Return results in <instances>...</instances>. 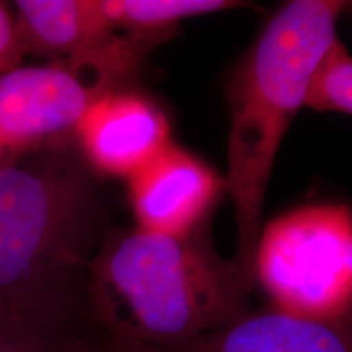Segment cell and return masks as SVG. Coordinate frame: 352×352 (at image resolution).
Returning a JSON list of instances; mask_svg holds the SVG:
<instances>
[{
	"label": "cell",
	"mask_w": 352,
	"mask_h": 352,
	"mask_svg": "<svg viewBox=\"0 0 352 352\" xmlns=\"http://www.w3.org/2000/svg\"><path fill=\"white\" fill-rule=\"evenodd\" d=\"M95 189L70 147L0 165V307L38 336L88 334L83 297Z\"/></svg>",
	"instance_id": "obj_1"
},
{
	"label": "cell",
	"mask_w": 352,
	"mask_h": 352,
	"mask_svg": "<svg viewBox=\"0 0 352 352\" xmlns=\"http://www.w3.org/2000/svg\"><path fill=\"white\" fill-rule=\"evenodd\" d=\"M253 287L199 227L183 235L134 228L94 254L83 310L96 334L166 347L248 314Z\"/></svg>",
	"instance_id": "obj_2"
},
{
	"label": "cell",
	"mask_w": 352,
	"mask_h": 352,
	"mask_svg": "<svg viewBox=\"0 0 352 352\" xmlns=\"http://www.w3.org/2000/svg\"><path fill=\"white\" fill-rule=\"evenodd\" d=\"M344 7L333 0H296L284 6L241 59L228 87L230 132L223 183L236 222L232 259L253 285L272 166L294 118L305 107L316 69L338 39L336 23Z\"/></svg>",
	"instance_id": "obj_3"
},
{
	"label": "cell",
	"mask_w": 352,
	"mask_h": 352,
	"mask_svg": "<svg viewBox=\"0 0 352 352\" xmlns=\"http://www.w3.org/2000/svg\"><path fill=\"white\" fill-rule=\"evenodd\" d=\"M155 43L134 34L96 54L0 74V165L69 147L88 109L135 72Z\"/></svg>",
	"instance_id": "obj_4"
},
{
	"label": "cell",
	"mask_w": 352,
	"mask_h": 352,
	"mask_svg": "<svg viewBox=\"0 0 352 352\" xmlns=\"http://www.w3.org/2000/svg\"><path fill=\"white\" fill-rule=\"evenodd\" d=\"M271 308L307 318L352 315V210L310 204L261 228L253 267Z\"/></svg>",
	"instance_id": "obj_5"
},
{
	"label": "cell",
	"mask_w": 352,
	"mask_h": 352,
	"mask_svg": "<svg viewBox=\"0 0 352 352\" xmlns=\"http://www.w3.org/2000/svg\"><path fill=\"white\" fill-rule=\"evenodd\" d=\"M76 139L90 168L127 179L173 144L164 111L145 96L121 90L109 91L88 109Z\"/></svg>",
	"instance_id": "obj_6"
},
{
	"label": "cell",
	"mask_w": 352,
	"mask_h": 352,
	"mask_svg": "<svg viewBox=\"0 0 352 352\" xmlns=\"http://www.w3.org/2000/svg\"><path fill=\"white\" fill-rule=\"evenodd\" d=\"M226 183L215 171L171 144L129 179L138 228L183 235L199 227Z\"/></svg>",
	"instance_id": "obj_7"
},
{
	"label": "cell",
	"mask_w": 352,
	"mask_h": 352,
	"mask_svg": "<svg viewBox=\"0 0 352 352\" xmlns=\"http://www.w3.org/2000/svg\"><path fill=\"white\" fill-rule=\"evenodd\" d=\"M160 347V346H158ZM166 352H352V315L336 320L298 316L276 308L253 311Z\"/></svg>",
	"instance_id": "obj_8"
},
{
	"label": "cell",
	"mask_w": 352,
	"mask_h": 352,
	"mask_svg": "<svg viewBox=\"0 0 352 352\" xmlns=\"http://www.w3.org/2000/svg\"><path fill=\"white\" fill-rule=\"evenodd\" d=\"M12 10L26 52L54 60L96 54L122 38L108 25L100 0H19Z\"/></svg>",
	"instance_id": "obj_9"
},
{
	"label": "cell",
	"mask_w": 352,
	"mask_h": 352,
	"mask_svg": "<svg viewBox=\"0 0 352 352\" xmlns=\"http://www.w3.org/2000/svg\"><path fill=\"white\" fill-rule=\"evenodd\" d=\"M240 3L228 0H100L101 12L113 30L162 43L176 23Z\"/></svg>",
	"instance_id": "obj_10"
},
{
	"label": "cell",
	"mask_w": 352,
	"mask_h": 352,
	"mask_svg": "<svg viewBox=\"0 0 352 352\" xmlns=\"http://www.w3.org/2000/svg\"><path fill=\"white\" fill-rule=\"evenodd\" d=\"M305 107L352 114V56L336 39L311 78Z\"/></svg>",
	"instance_id": "obj_11"
},
{
	"label": "cell",
	"mask_w": 352,
	"mask_h": 352,
	"mask_svg": "<svg viewBox=\"0 0 352 352\" xmlns=\"http://www.w3.org/2000/svg\"><path fill=\"white\" fill-rule=\"evenodd\" d=\"M90 334L70 340L38 336L0 307V352H88Z\"/></svg>",
	"instance_id": "obj_12"
},
{
	"label": "cell",
	"mask_w": 352,
	"mask_h": 352,
	"mask_svg": "<svg viewBox=\"0 0 352 352\" xmlns=\"http://www.w3.org/2000/svg\"><path fill=\"white\" fill-rule=\"evenodd\" d=\"M26 54L12 8L0 2V74L21 65Z\"/></svg>",
	"instance_id": "obj_13"
},
{
	"label": "cell",
	"mask_w": 352,
	"mask_h": 352,
	"mask_svg": "<svg viewBox=\"0 0 352 352\" xmlns=\"http://www.w3.org/2000/svg\"><path fill=\"white\" fill-rule=\"evenodd\" d=\"M88 352H166L164 347L91 334Z\"/></svg>",
	"instance_id": "obj_14"
}]
</instances>
